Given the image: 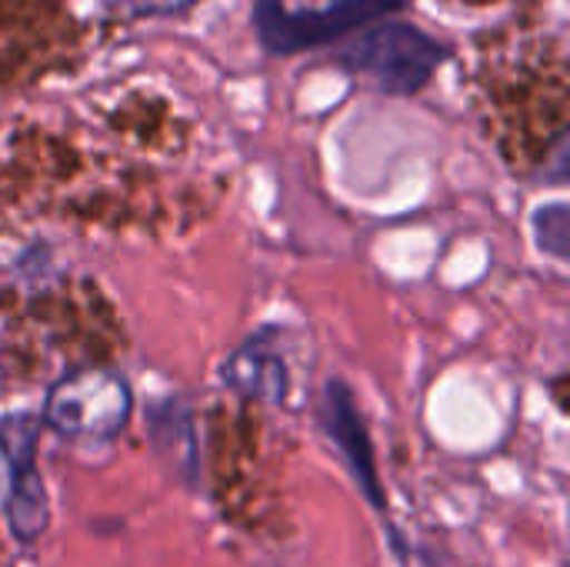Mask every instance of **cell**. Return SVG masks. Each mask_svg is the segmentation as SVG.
<instances>
[{"instance_id": "cell-1", "label": "cell", "mask_w": 570, "mask_h": 567, "mask_svg": "<svg viewBox=\"0 0 570 567\" xmlns=\"http://www.w3.org/2000/svg\"><path fill=\"white\" fill-rule=\"evenodd\" d=\"M130 414L134 391L124 374L110 368H77L47 391L40 424L67 441L110 444L124 434Z\"/></svg>"}, {"instance_id": "cell-2", "label": "cell", "mask_w": 570, "mask_h": 567, "mask_svg": "<svg viewBox=\"0 0 570 567\" xmlns=\"http://www.w3.org/2000/svg\"><path fill=\"white\" fill-rule=\"evenodd\" d=\"M444 57H448L444 43H438L421 27L397 23V20L357 33L341 50V60L351 70L367 77L384 94H397V97L417 94L444 63Z\"/></svg>"}, {"instance_id": "cell-3", "label": "cell", "mask_w": 570, "mask_h": 567, "mask_svg": "<svg viewBox=\"0 0 570 567\" xmlns=\"http://www.w3.org/2000/svg\"><path fill=\"white\" fill-rule=\"evenodd\" d=\"M401 7L404 0H331L321 10H287L281 0H257L254 27L267 53L287 57L297 50L324 47L347 30H361L364 23H374L377 17Z\"/></svg>"}, {"instance_id": "cell-4", "label": "cell", "mask_w": 570, "mask_h": 567, "mask_svg": "<svg viewBox=\"0 0 570 567\" xmlns=\"http://www.w3.org/2000/svg\"><path fill=\"white\" fill-rule=\"evenodd\" d=\"M37 438H40L37 414L17 411L0 418V454L7 461L3 518L20 545H33L37 538H43L50 525V498L37 471Z\"/></svg>"}, {"instance_id": "cell-5", "label": "cell", "mask_w": 570, "mask_h": 567, "mask_svg": "<svg viewBox=\"0 0 570 567\" xmlns=\"http://www.w3.org/2000/svg\"><path fill=\"white\" fill-rule=\"evenodd\" d=\"M321 424L327 431V438L334 441L337 454L344 458L354 485L361 488L364 501L374 511H387V498H384V485L377 478V465H374V448H371V434L361 421V411L354 404V394L344 381H327L324 384V398H321Z\"/></svg>"}, {"instance_id": "cell-6", "label": "cell", "mask_w": 570, "mask_h": 567, "mask_svg": "<svg viewBox=\"0 0 570 567\" xmlns=\"http://www.w3.org/2000/svg\"><path fill=\"white\" fill-rule=\"evenodd\" d=\"M220 381L244 398H261L271 404H284L287 398V368L281 354L264 344V338L237 348L220 368Z\"/></svg>"}, {"instance_id": "cell-7", "label": "cell", "mask_w": 570, "mask_h": 567, "mask_svg": "<svg viewBox=\"0 0 570 567\" xmlns=\"http://www.w3.org/2000/svg\"><path fill=\"white\" fill-rule=\"evenodd\" d=\"M531 227H534L538 244H541L551 257H558V261L568 257V204L558 201V204L538 207L534 217H531Z\"/></svg>"}, {"instance_id": "cell-8", "label": "cell", "mask_w": 570, "mask_h": 567, "mask_svg": "<svg viewBox=\"0 0 570 567\" xmlns=\"http://www.w3.org/2000/svg\"><path fill=\"white\" fill-rule=\"evenodd\" d=\"M197 0H120V7L134 17H164L194 7Z\"/></svg>"}]
</instances>
